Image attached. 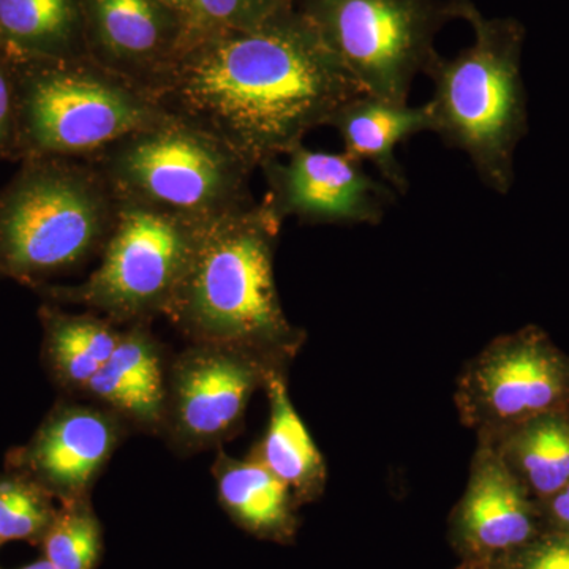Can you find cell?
Masks as SVG:
<instances>
[{"instance_id":"obj_1","label":"cell","mask_w":569,"mask_h":569,"mask_svg":"<svg viewBox=\"0 0 569 569\" xmlns=\"http://www.w3.org/2000/svg\"><path fill=\"white\" fill-rule=\"evenodd\" d=\"M148 92L254 170L305 144L307 133L366 93L296 7L252 29L187 32Z\"/></svg>"},{"instance_id":"obj_2","label":"cell","mask_w":569,"mask_h":569,"mask_svg":"<svg viewBox=\"0 0 569 569\" xmlns=\"http://www.w3.org/2000/svg\"><path fill=\"white\" fill-rule=\"evenodd\" d=\"M282 224L264 201L209 222L163 317L187 343L236 348L288 372L307 335L277 290Z\"/></svg>"},{"instance_id":"obj_3","label":"cell","mask_w":569,"mask_h":569,"mask_svg":"<svg viewBox=\"0 0 569 569\" xmlns=\"http://www.w3.org/2000/svg\"><path fill=\"white\" fill-rule=\"evenodd\" d=\"M456 20L473 29V43L455 58L436 54L425 70L433 133L466 153L486 186L508 194L515 153L529 130L522 80L526 28L515 18H488L471 0H452Z\"/></svg>"},{"instance_id":"obj_4","label":"cell","mask_w":569,"mask_h":569,"mask_svg":"<svg viewBox=\"0 0 569 569\" xmlns=\"http://www.w3.org/2000/svg\"><path fill=\"white\" fill-rule=\"evenodd\" d=\"M118 197L89 160L36 157L0 187V280L52 283L99 260Z\"/></svg>"},{"instance_id":"obj_5","label":"cell","mask_w":569,"mask_h":569,"mask_svg":"<svg viewBox=\"0 0 569 569\" xmlns=\"http://www.w3.org/2000/svg\"><path fill=\"white\" fill-rule=\"evenodd\" d=\"M89 162L102 171L119 203L198 222L257 203L250 192L252 164L216 134L173 114L127 134Z\"/></svg>"},{"instance_id":"obj_6","label":"cell","mask_w":569,"mask_h":569,"mask_svg":"<svg viewBox=\"0 0 569 569\" xmlns=\"http://www.w3.org/2000/svg\"><path fill=\"white\" fill-rule=\"evenodd\" d=\"M20 162L36 157L89 160L168 112L141 86L92 58H32L18 52Z\"/></svg>"},{"instance_id":"obj_7","label":"cell","mask_w":569,"mask_h":569,"mask_svg":"<svg viewBox=\"0 0 569 569\" xmlns=\"http://www.w3.org/2000/svg\"><path fill=\"white\" fill-rule=\"evenodd\" d=\"M208 224L121 203L91 274L80 283H43L31 291L41 302L82 307L119 326L152 323L173 302Z\"/></svg>"},{"instance_id":"obj_8","label":"cell","mask_w":569,"mask_h":569,"mask_svg":"<svg viewBox=\"0 0 569 569\" xmlns=\"http://www.w3.org/2000/svg\"><path fill=\"white\" fill-rule=\"evenodd\" d=\"M296 10L362 91L408 103L418 73L436 58V39L456 20L452 0H296Z\"/></svg>"},{"instance_id":"obj_9","label":"cell","mask_w":569,"mask_h":569,"mask_svg":"<svg viewBox=\"0 0 569 569\" xmlns=\"http://www.w3.org/2000/svg\"><path fill=\"white\" fill-rule=\"evenodd\" d=\"M460 422L489 437L569 408V353L537 325L490 340L463 366L455 392Z\"/></svg>"},{"instance_id":"obj_10","label":"cell","mask_w":569,"mask_h":569,"mask_svg":"<svg viewBox=\"0 0 569 569\" xmlns=\"http://www.w3.org/2000/svg\"><path fill=\"white\" fill-rule=\"evenodd\" d=\"M272 372L236 348L187 343L171 355L160 438L179 458L223 448L244 429L246 411Z\"/></svg>"},{"instance_id":"obj_11","label":"cell","mask_w":569,"mask_h":569,"mask_svg":"<svg viewBox=\"0 0 569 569\" xmlns=\"http://www.w3.org/2000/svg\"><path fill=\"white\" fill-rule=\"evenodd\" d=\"M130 433L110 408L59 396L33 436L7 452L3 467L32 479L58 503L91 498L93 486Z\"/></svg>"},{"instance_id":"obj_12","label":"cell","mask_w":569,"mask_h":569,"mask_svg":"<svg viewBox=\"0 0 569 569\" xmlns=\"http://www.w3.org/2000/svg\"><path fill=\"white\" fill-rule=\"evenodd\" d=\"M260 170L268 183L263 201L282 222L293 217L306 224H378L396 201V190L347 152L301 144Z\"/></svg>"},{"instance_id":"obj_13","label":"cell","mask_w":569,"mask_h":569,"mask_svg":"<svg viewBox=\"0 0 569 569\" xmlns=\"http://www.w3.org/2000/svg\"><path fill=\"white\" fill-rule=\"evenodd\" d=\"M538 501L489 445L478 441L467 488L451 516L452 545L463 561L497 563L539 537Z\"/></svg>"},{"instance_id":"obj_14","label":"cell","mask_w":569,"mask_h":569,"mask_svg":"<svg viewBox=\"0 0 569 569\" xmlns=\"http://www.w3.org/2000/svg\"><path fill=\"white\" fill-rule=\"evenodd\" d=\"M89 58L148 91L173 61L187 22L162 0H82Z\"/></svg>"},{"instance_id":"obj_15","label":"cell","mask_w":569,"mask_h":569,"mask_svg":"<svg viewBox=\"0 0 569 569\" xmlns=\"http://www.w3.org/2000/svg\"><path fill=\"white\" fill-rule=\"evenodd\" d=\"M152 323L123 326L110 361L77 399L110 408L133 432L160 436L171 355Z\"/></svg>"},{"instance_id":"obj_16","label":"cell","mask_w":569,"mask_h":569,"mask_svg":"<svg viewBox=\"0 0 569 569\" xmlns=\"http://www.w3.org/2000/svg\"><path fill=\"white\" fill-rule=\"evenodd\" d=\"M328 127L339 133L343 152L359 162L372 163L385 182L403 194L410 183L396 149L413 134L432 132V108L429 102L410 107L362 93L343 103L331 116Z\"/></svg>"},{"instance_id":"obj_17","label":"cell","mask_w":569,"mask_h":569,"mask_svg":"<svg viewBox=\"0 0 569 569\" xmlns=\"http://www.w3.org/2000/svg\"><path fill=\"white\" fill-rule=\"evenodd\" d=\"M41 365L59 396L80 397L93 377L110 361L123 326L84 310L41 302Z\"/></svg>"},{"instance_id":"obj_18","label":"cell","mask_w":569,"mask_h":569,"mask_svg":"<svg viewBox=\"0 0 569 569\" xmlns=\"http://www.w3.org/2000/svg\"><path fill=\"white\" fill-rule=\"evenodd\" d=\"M211 471L220 507L239 529L280 545L293 541L298 500L260 460L231 458L219 448Z\"/></svg>"},{"instance_id":"obj_19","label":"cell","mask_w":569,"mask_h":569,"mask_svg":"<svg viewBox=\"0 0 569 569\" xmlns=\"http://www.w3.org/2000/svg\"><path fill=\"white\" fill-rule=\"evenodd\" d=\"M269 419L263 437L249 456L260 460L290 488L299 507L323 496L328 467L323 455L299 417L288 389V372H272L266 381Z\"/></svg>"},{"instance_id":"obj_20","label":"cell","mask_w":569,"mask_h":569,"mask_svg":"<svg viewBox=\"0 0 569 569\" xmlns=\"http://www.w3.org/2000/svg\"><path fill=\"white\" fill-rule=\"evenodd\" d=\"M497 452L535 500H545L569 482V408L549 411L489 437Z\"/></svg>"},{"instance_id":"obj_21","label":"cell","mask_w":569,"mask_h":569,"mask_svg":"<svg viewBox=\"0 0 569 569\" xmlns=\"http://www.w3.org/2000/svg\"><path fill=\"white\" fill-rule=\"evenodd\" d=\"M0 41L32 58H86L82 0H0Z\"/></svg>"},{"instance_id":"obj_22","label":"cell","mask_w":569,"mask_h":569,"mask_svg":"<svg viewBox=\"0 0 569 569\" xmlns=\"http://www.w3.org/2000/svg\"><path fill=\"white\" fill-rule=\"evenodd\" d=\"M39 548L43 559L58 569L99 568L104 550L103 526L92 497L59 503Z\"/></svg>"},{"instance_id":"obj_23","label":"cell","mask_w":569,"mask_h":569,"mask_svg":"<svg viewBox=\"0 0 569 569\" xmlns=\"http://www.w3.org/2000/svg\"><path fill=\"white\" fill-rule=\"evenodd\" d=\"M59 503L32 479L3 467L0 471V538L40 546Z\"/></svg>"},{"instance_id":"obj_24","label":"cell","mask_w":569,"mask_h":569,"mask_svg":"<svg viewBox=\"0 0 569 569\" xmlns=\"http://www.w3.org/2000/svg\"><path fill=\"white\" fill-rule=\"evenodd\" d=\"M296 0H193L187 32L252 29L295 9Z\"/></svg>"},{"instance_id":"obj_25","label":"cell","mask_w":569,"mask_h":569,"mask_svg":"<svg viewBox=\"0 0 569 569\" xmlns=\"http://www.w3.org/2000/svg\"><path fill=\"white\" fill-rule=\"evenodd\" d=\"M20 162L18 52L0 41V162Z\"/></svg>"},{"instance_id":"obj_26","label":"cell","mask_w":569,"mask_h":569,"mask_svg":"<svg viewBox=\"0 0 569 569\" xmlns=\"http://www.w3.org/2000/svg\"><path fill=\"white\" fill-rule=\"evenodd\" d=\"M503 569H569V537L542 531L539 537L501 561Z\"/></svg>"},{"instance_id":"obj_27","label":"cell","mask_w":569,"mask_h":569,"mask_svg":"<svg viewBox=\"0 0 569 569\" xmlns=\"http://www.w3.org/2000/svg\"><path fill=\"white\" fill-rule=\"evenodd\" d=\"M542 529L569 537V482L559 492L538 501Z\"/></svg>"},{"instance_id":"obj_28","label":"cell","mask_w":569,"mask_h":569,"mask_svg":"<svg viewBox=\"0 0 569 569\" xmlns=\"http://www.w3.org/2000/svg\"><path fill=\"white\" fill-rule=\"evenodd\" d=\"M168 7L178 11L179 14L189 22L190 14H192L193 0H162Z\"/></svg>"},{"instance_id":"obj_29","label":"cell","mask_w":569,"mask_h":569,"mask_svg":"<svg viewBox=\"0 0 569 569\" xmlns=\"http://www.w3.org/2000/svg\"><path fill=\"white\" fill-rule=\"evenodd\" d=\"M460 569H503L497 563H479V561H463Z\"/></svg>"},{"instance_id":"obj_30","label":"cell","mask_w":569,"mask_h":569,"mask_svg":"<svg viewBox=\"0 0 569 569\" xmlns=\"http://www.w3.org/2000/svg\"><path fill=\"white\" fill-rule=\"evenodd\" d=\"M0 569H6V568L0 567ZM14 569H58V568L52 567L50 561H48L47 559H43V557H41L40 560L33 561V563H29V565H26V567H20V568H14Z\"/></svg>"},{"instance_id":"obj_31","label":"cell","mask_w":569,"mask_h":569,"mask_svg":"<svg viewBox=\"0 0 569 569\" xmlns=\"http://www.w3.org/2000/svg\"><path fill=\"white\" fill-rule=\"evenodd\" d=\"M3 541L2 538H0V548H2Z\"/></svg>"}]
</instances>
